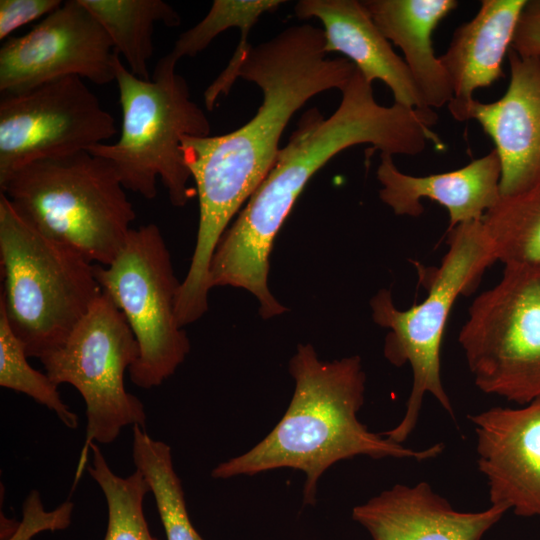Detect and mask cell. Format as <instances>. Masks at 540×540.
Instances as JSON below:
<instances>
[{"label": "cell", "mask_w": 540, "mask_h": 540, "mask_svg": "<svg viewBox=\"0 0 540 540\" xmlns=\"http://www.w3.org/2000/svg\"><path fill=\"white\" fill-rule=\"evenodd\" d=\"M114 167L89 151L43 159L0 187L34 228L91 263L109 265L136 218Z\"/></svg>", "instance_id": "277c9868"}, {"label": "cell", "mask_w": 540, "mask_h": 540, "mask_svg": "<svg viewBox=\"0 0 540 540\" xmlns=\"http://www.w3.org/2000/svg\"><path fill=\"white\" fill-rule=\"evenodd\" d=\"M510 48L521 56L540 55V0L527 1Z\"/></svg>", "instance_id": "83f0119b"}, {"label": "cell", "mask_w": 540, "mask_h": 540, "mask_svg": "<svg viewBox=\"0 0 540 540\" xmlns=\"http://www.w3.org/2000/svg\"><path fill=\"white\" fill-rule=\"evenodd\" d=\"M510 82L495 102L476 99L470 107L492 139L501 164L500 195L508 196L540 184V55L508 51Z\"/></svg>", "instance_id": "5bb4252c"}, {"label": "cell", "mask_w": 540, "mask_h": 540, "mask_svg": "<svg viewBox=\"0 0 540 540\" xmlns=\"http://www.w3.org/2000/svg\"><path fill=\"white\" fill-rule=\"evenodd\" d=\"M283 3V0H214L207 15L183 32L168 54L178 61L185 56H195L227 29L250 32L261 15L276 10Z\"/></svg>", "instance_id": "d4e9b609"}, {"label": "cell", "mask_w": 540, "mask_h": 540, "mask_svg": "<svg viewBox=\"0 0 540 540\" xmlns=\"http://www.w3.org/2000/svg\"><path fill=\"white\" fill-rule=\"evenodd\" d=\"M27 358L23 343L0 308V386L31 397L53 411L65 426L76 429L78 416L62 401L58 386L46 373L31 367Z\"/></svg>", "instance_id": "cb8c5ba5"}, {"label": "cell", "mask_w": 540, "mask_h": 540, "mask_svg": "<svg viewBox=\"0 0 540 540\" xmlns=\"http://www.w3.org/2000/svg\"><path fill=\"white\" fill-rule=\"evenodd\" d=\"M73 504L65 502L52 512L43 509L39 493L32 491L23 509V521L18 523L15 532L7 540H30L42 530L65 529L71 520Z\"/></svg>", "instance_id": "484cf974"}, {"label": "cell", "mask_w": 540, "mask_h": 540, "mask_svg": "<svg viewBox=\"0 0 540 540\" xmlns=\"http://www.w3.org/2000/svg\"><path fill=\"white\" fill-rule=\"evenodd\" d=\"M60 0H1L0 39L21 26L48 15L62 5Z\"/></svg>", "instance_id": "4316f807"}, {"label": "cell", "mask_w": 540, "mask_h": 540, "mask_svg": "<svg viewBox=\"0 0 540 540\" xmlns=\"http://www.w3.org/2000/svg\"><path fill=\"white\" fill-rule=\"evenodd\" d=\"M509 509L461 512L424 481L396 484L353 508L373 540H481Z\"/></svg>", "instance_id": "9a60e30c"}, {"label": "cell", "mask_w": 540, "mask_h": 540, "mask_svg": "<svg viewBox=\"0 0 540 540\" xmlns=\"http://www.w3.org/2000/svg\"><path fill=\"white\" fill-rule=\"evenodd\" d=\"M376 175L379 197L396 215L418 217L424 212L421 199H429L447 209L449 229L482 221L500 197L501 164L494 149L462 168L427 176L405 174L391 155L381 154Z\"/></svg>", "instance_id": "2e32d148"}, {"label": "cell", "mask_w": 540, "mask_h": 540, "mask_svg": "<svg viewBox=\"0 0 540 540\" xmlns=\"http://www.w3.org/2000/svg\"><path fill=\"white\" fill-rule=\"evenodd\" d=\"M95 273L138 344L130 380L143 389L161 385L185 360L190 342L176 315L181 282L159 227L132 228L116 258L107 266L95 264Z\"/></svg>", "instance_id": "9c48e42d"}, {"label": "cell", "mask_w": 540, "mask_h": 540, "mask_svg": "<svg viewBox=\"0 0 540 540\" xmlns=\"http://www.w3.org/2000/svg\"><path fill=\"white\" fill-rule=\"evenodd\" d=\"M89 448L92 463L87 471L102 490L108 509L104 540H159L150 533L144 516L143 500L151 492L144 476L135 470L128 477H120L95 442Z\"/></svg>", "instance_id": "603a6c76"}, {"label": "cell", "mask_w": 540, "mask_h": 540, "mask_svg": "<svg viewBox=\"0 0 540 540\" xmlns=\"http://www.w3.org/2000/svg\"><path fill=\"white\" fill-rule=\"evenodd\" d=\"M526 4L527 0H482L477 14L454 31L439 58L451 86L448 108L455 120H469L475 90L504 76L502 64Z\"/></svg>", "instance_id": "ac0fdd59"}, {"label": "cell", "mask_w": 540, "mask_h": 540, "mask_svg": "<svg viewBox=\"0 0 540 540\" xmlns=\"http://www.w3.org/2000/svg\"><path fill=\"white\" fill-rule=\"evenodd\" d=\"M138 78L151 80L148 63L153 54L154 25L181 23L177 11L162 0H81Z\"/></svg>", "instance_id": "ffe728a7"}, {"label": "cell", "mask_w": 540, "mask_h": 540, "mask_svg": "<svg viewBox=\"0 0 540 540\" xmlns=\"http://www.w3.org/2000/svg\"><path fill=\"white\" fill-rule=\"evenodd\" d=\"M178 61L169 54L156 64L151 80L126 68L116 52L115 80L122 108V130L114 144H98L88 151L108 160L124 188L145 199L157 195V178L173 206L182 207L196 195L182 150L183 136L206 137L210 122L192 100L189 86L176 72Z\"/></svg>", "instance_id": "8992f818"}, {"label": "cell", "mask_w": 540, "mask_h": 540, "mask_svg": "<svg viewBox=\"0 0 540 540\" xmlns=\"http://www.w3.org/2000/svg\"><path fill=\"white\" fill-rule=\"evenodd\" d=\"M289 371L295 389L281 420L249 451L218 464L213 478L293 468L305 473L303 501L313 505L321 475L338 461L368 456L421 462L443 452L442 443L424 449L406 447L371 432L358 419L366 382L359 356L323 362L311 344H300Z\"/></svg>", "instance_id": "3957f363"}, {"label": "cell", "mask_w": 540, "mask_h": 540, "mask_svg": "<svg viewBox=\"0 0 540 540\" xmlns=\"http://www.w3.org/2000/svg\"><path fill=\"white\" fill-rule=\"evenodd\" d=\"M294 11L300 19H319L327 53L345 55L369 83L382 81L391 90L394 103L427 108L404 59L395 53L362 1L300 0Z\"/></svg>", "instance_id": "e0dca14e"}, {"label": "cell", "mask_w": 540, "mask_h": 540, "mask_svg": "<svg viewBox=\"0 0 540 540\" xmlns=\"http://www.w3.org/2000/svg\"><path fill=\"white\" fill-rule=\"evenodd\" d=\"M322 28L293 25L252 46L236 76L255 83L263 100L240 128L219 136H183L181 150L196 184L199 225L184 278L195 293L209 285V267L230 221L274 166L279 141L291 117L310 98L341 90L356 67L347 58H330Z\"/></svg>", "instance_id": "6da1fadb"}, {"label": "cell", "mask_w": 540, "mask_h": 540, "mask_svg": "<svg viewBox=\"0 0 540 540\" xmlns=\"http://www.w3.org/2000/svg\"><path fill=\"white\" fill-rule=\"evenodd\" d=\"M132 459L155 498L167 540H204L192 525L171 448L139 425L132 427Z\"/></svg>", "instance_id": "7402d4cb"}, {"label": "cell", "mask_w": 540, "mask_h": 540, "mask_svg": "<svg viewBox=\"0 0 540 540\" xmlns=\"http://www.w3.org/2000/svg\"><path fill=\"white\" fill-rule=\"evenodd\" d=\"M337 109L327 118L313 107L299 119L267 176L220 238L209 267L210 289L243 288L263 318L286 308L271 294L267 278L274 239L311 177L339 152L371 144L381 154L415 156L434 139L432 114L424 108L379 104L356 68Z\"/></svg>", "instance_id": "7a4b0ae2"}, {"label": "cell", "mask_w": 540, "mask_h": 540, "mask_svg": "<svg viewBox=\"0 0 540 540\" xmlns=\"http://www.w3.org/2000/svg\"><path fill=\"white\" fill-rule=\"evenodd\" d=\"M111 39L81 0H68L28 33L9 37L0 49L1 95L79 76L96 85L115 80Z\"/></svg>", "instance_id": "7c38bea8"}, {"label": "cell", "mask_w": 540, "mask_h": 540, "mask_svg": "<svg viewBox=\"0 0 540 540\" xmlns=\"http://www.w3.org/2000/svg\"><path fill=\"white\" fill-rule=\"evenodd\" d=\"M496 262L540 265V184L502 196L482 219Z\"/></svg>", "instance_id": "44dd1931"}, {"label": "cell", "mask_w": 540, "mask_h": 540, "mask_svg": "<svg viewBox=\"0 0 540 540\" xmlns=\"http://www.w3.org/2000/svg\"><path fill=\"white\" fill-rule=\"evenodd\" d=\"M115 120L79 76L0 99V187L21 167L105 143Z\"/></svg>", "instance_id": "8fae6325"}, {"label": "cell", "mask_w": 540, "mask_h": 540, "mask_svg": "<svg viewBox=\"0 0 540 540\" xmlns=\"http://www.w3.org/2000/svg\"><path fill=\"white\" fill-rule=\"evenodd\" d=\"M448 249L439 267L428 277L424 300L406 310L398 309L387 289L370 301L372 318L387 328L384 355L397 367L408 364L412 387L399 423L381 433L403 444L414 431L426 395H432L454 417L453 406L441 376V345L450 312L460 295L472 292L484 272L496 262L482 221L449 229Z\"/></svg>", "instance_id": "52a82bcc"}, {"label": "cell", "mask_w": 540, "mask_h": 540, "mask_svg": "<svg viewBox=\"0 0 540 540\" xmlns=\"http://www.w3.org/2000/svg\"><path fill=\"white\" fill-rule=\"evenodd\" d=\"M138 355L128 322L103 293L67 339L39 359L55 385H72L85 402L86 437L78 476L92 442L112 443L127 426L145 429L144 405L124 383Z\"/></svg>", "instance_id": "30bf717a"}, {"label": "cell", "mask_w": 540, "mask_h": 540, "mask_svg": "<svg viewBox=\"0 0 540 540\" xmlns=\"http://www.w3.org/2000/svg\"><path fill=\"white\" fill-rule=\"evenodd\" d=\"M372 20L389 42L398 46L425 107L449 104L451 86L433 49L437 25L453 11L456 0H365Z\"/></svg>", "instance_id": "d6986e66"}, {"label": "cell", "mask_w": 540, "mask_h": 540, "mask_svg": "<svg viewBox=\"0 0 540 540\" xmlns=\"http://www.w3.org/2000/svg\"><path fill=\"white\" fill-rule=\"evenodd\" d=\"M0 308L27 356L60 346L103 294L95 264L29 224L0 192Z\"/></svg>", "instance_id": "5b68a950"}, {"label": "cell", "mask_w": 540, "mask_h": 540, "mask_svg": "<svg viewBox=\"0 0 540 540\" xmlns=\"http://www.w3.org/2000/svg\"><path fill=\"white\" fill-rule=\"evenodd\" d=\"M468 418L490 503L518 516H540V398L519 408L492 407Z\"/></svg>", "instance_id": "4fadbf2b"}, {"label": "cell", "mask_w": 540, "mask_h": 540, "mask_svg": "<svg viewBox=\"0 0 540 540\" xmlns=\"http://www.w3.org/2000/svg\"><path fill=\"white\" fill-rule=\"evenodd\" d=\"M458 342L480 391L520 405L540 398V265L504 266L472 302Z\"/></svg>", "instance_id": "ba28073f"}]
</instances>
